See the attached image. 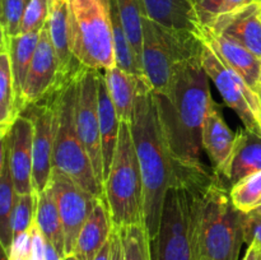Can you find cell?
<instances>
[{
    "label": "cell",
    "mask_w": 261,
    "mask_h": 260,
    "mask_svg": "<svg viewBox=\"0 0 261 260\" xmlns=\"http://www.w3.org/2000/svg\"><path fill=\"white\" fill-rule=\"evenodd\" d=\"M181 167L190 195L194 260H239L247 213L232 203L231 186L205 165Z\"/></svg>",
    "instance_id": "6da1fadb"
},
{
    "label": "cell",
    "mask_w": 261,
    "mask_h": 260,
    "mask_svg": "<svg viewBox=\"0 0 261 260\" xmlns=\"http://www.w3.org/2000/svg\"><path fill=\"white\" fill-rule=\"evenodd\" d=\"M209 79L200 50L178 63L166 96L154 94L171 153L181 166L203 165L201 134L212 101Z\"/></svg>",
    "instance_id": "7a4b0ae2"
},
{
    "label": "cell",
    "mask_w": 261,
    "mask_h": 260,
    "mask_svg": "<svg viewBox=\"0 0 261 260\" xmlns=\"http://www.w3.org/2000/svg\"><path fill=\"white\" fill-rule=\"evenodd\" d=\"M132 133L144 185L145 226L153 240L160 229L165 196L175 180L177 162L171 153L154 93L144 78L138 81Z\"/></svg>",
    "instance_id": "3957f363"
},
{
    "label": "cell",
    "mask_w": 261,
    "mask_h": 260,
    "mask_svg": "<svg viewBox=\"0 0 261 260\" xmlns=\"http://www.w3.org/2000/svg\"><path fill=\"white\" fill-rule=\"evenodd\" d=\"M81 70L51 92L54 103V170L75 181L94 196L103 198V188L98 183L91 160L76 129L75 107Z\"/></svg>",
    "instance_id": "277c9868"
},
{
    "label": "cell",
    "mask_w": 261,
    "mask_h": 260,
    "mask_svg": "<svg viewBox=\"0 0 261 260\" xmlns=\"http://www.w3.org/2000/svg\"><path fill=\"white\" fill-rule=\"evenodd\" d=\"M103 199L114 228L145 223L144 185L132 122H120L116 150L103 183Z\"/></svg>",
    "instance_id": "5b68a950"
},
{
    "label": "cell",
    "mask_w": 261,
    "mask_h": 260,
    "mask_svg": "<svg viewBox=\"0 0 261 260\" xmlns=\"http://www.w3.org/2000/svg\"><path fill=\"white\" fill-rule=\"evenodd\" d=\"M69 37L83 68L106 71L117 66L111 0H69Z\"/></svg>",
    "instance_id": "8992f818"
},
{
    "label": "cell",
    "mask_w": 261,
    "mask_h": 260,
    "mask_svg": "<svg viewBox=\"0 0 261 260\" xmlns=\"http://www.w3.org/2000/svg\"><path fill=\"white\" fill-rule=\"evenodd\" d=\"M203 41L199 35L176 33L149 18L143 19V78L157 96H166L178 63L199 53Z\"/></svg>",
    "instance_id": "52a82bcc"
},
{
    "label": "cell",
    "mask_w": 261,
    "mask_h": 260,
    "mask_svg": "<svg viewBox=\"0 0 261 260\" xmlns=\"http://www.w3.org/2000/svg\"><path fill=\"white\" fill-rule=\"evenodd\" d=\"M152 256L153 260H194L190 195L178 163L175 180L165 196L160 229L152 240Z\"/></svg>",
    "instance_id": "ba28073f"
},
{
    "label": "cell",
    "mask_w": 261,
    "mask_h": 260,
    "mask_svg": "<svg viewBox=\"0 0 261 260\" xmlns=\"http://www.w3.org/2000/svg\"><path fill=\"white\" fill-rule=\"evenodd\" d=\"M201 41V64L214 82L224 103L236 112L245 129L261 138V98L219 58L208 42L203 38Z\"/></svg>",
    "instance_id": "9c48e42d"
},
{
    "label": "cell",
    "mask_w": 261,
    "mask_h": 260,
    "mask_svg": "<svg viewBox=\"0 0 261 260\" xmlns=\"http://www.w3.org/2000/svg\"><path fill=\"white\" fill-rule=\"evenodd\" d=\"M98 70L83 68L79 75L76 97V129L91 160L96 177L103 188V155L98 116Z\"/></svg>",
    "instance_id": "30bf717a"
},
{
    "label": "cell",
    "mask_w": 261,
    "mask_h": 260,
    "mask_svg": "<svg viewBox=\"0 0 261 260\" xmlns=\"http://www.w3.org/2000/svg\"><path fill=\"white\" fill-rule=\"evenodd\" d=\"M50 184L54 188L59 213L63 222L66 256L74 252L79 233L98 196L84 190L75 181L56 170H53Z\"/></svg>",
    "instance_id": "8fae6325"
},
{
    "label": "cell",
    "mask_w": 261,
    "mask_h": 260,
    "mask_svg": "<svg viewBox=\"0 0 261 260\" xmlns=\"http://www.w3.org/2000/svg\"><path fill=\"white\" fill-rule=\"evenodd\" d=\"M22 115L33 122V188L41 194L50 184L54 152V103L51 93L38 103L27 107Z\"/></svg>",
    "instance_id": "7c38bea8"
},
{
    "label": "cell",
    "mask_w": 261,
    "mask_h": 260,
    "mask_svg": "<svg viewBox=\"0 0 261 260\" xmlns=\"http://www.w3.org/2000/svg\"><path fill=\"white\" fill-rule=\"evenodd\" d=\"M59 87L58 60L47 23L41 30L37 47L23 86V111L38 103Z\"/></svg>",
    "instance_id": "4fadbf2b"
},
{
    "label": "cell",
    "mask_w": 261,
    "mask_h": 260,
    "mask_svg": "<svg viewBox=\"0 0 261 260\" xmlns=\"http://www.w3.org/2000/svg\"><path fill=\"white\" fill-rule=\"evenodd\" d=\"M236 134L232 133L222 115L221 106L212 98L203 125L201 144L211 158L214 173L228 183L232 172L234 153H236Z\"/></svg>",
    "instance_id": "5bb4252c"
},
{
    "label": "cell",
    "mask_w": 261,
    "mask_h": 260,
    "mask_svg": "<svg viewBox=\"0 0 261 260\" xmlns=\"http://www.w3.org/2000/svg\"><path fill=\"white\" fill-rule=\"evenodd\" d=\"M33 127L32 120L20 115L7 135L9 162L17 194L35 193L33 188Z\"/></svg>",
    "instance_id": "9a60e30c"
},
{
    "label": "cell",
    "mask_w": 261,
    "mask_h": 260,
    "mask_svg": "<svg viewBox=\"0 0 261 260\" xmlns=\"http://www.w3.org/2000/svg\"><path fill=\"white\" fill-rule=\"evenodd\" d=\"M199 35L261 98V58L232 38L206 27H201Z\"/></svg>",
    "instance_id": "2e32d148"
},
{
    "label": "cell",
    "mask_w": 261,
    "mask_h": 260,
    "mask_svg": "<svg viewBox=\"0 0 261 260\" xmlns=\"http://www.w3.org/2000/svg\"><path fill=\"white\" fill-rule=\"evenodd\" d=\"M206 28L232 38L261 58V2L218 15Z\"/></svg>",
    "instance_id": "e0dca14e"
},
{
    "label": "cell",
    "mask_w": 261,
    "mask_h": 260,
    "mask_svg": "<svg viewBox=\"0 0 261 260\" xmlns=\"http://www.w3.org/2000/svg\"><path fill=\"white\" fill-rule=\"evenodd\" d=\"M144 17L182 35H199L200 25L186 0H142Z\"/></svg>",
    "instance_id": "ac0fdd59"
},
{
    "label": "cell",
    "mask_w": 261,
    "mask_h": 260,
    "mask_svg": "<svg viewBox=\"0 0 261 260\" xmlns=\"http://www.w3.org/2000/svg\"><path fill=\"white\" fill-rule=\"evenodd\" d=\"M112 229L114 226L106 201L98 198L79 233L73 254L79 260H93L110 240Z\"/></svg>",
    "instance_id": "d6986e66"
},
{
    "label": "cell",
    "mask_w": 261,
    "mask_h": 260,
    "mask_svg": "<svg viewBox=\"0 0 261 260\" xmlns=\"http://www.w3.org/2000/svg\"><path fill=\"white\" fill-rule=\"evenodd\" d=\"M17 191L13 180L9 162V147L7 137L2 139L0 147V242L5 256H9L13 240V212H14Z\"/></svg>",
    "instance_id": "ffe728a7"
},
{
    "label": "cell",
    "mask_w": 261,
    "mask_h": 260,
    "mask_svg": "<svg viewBox=\"0 0 261 260\" xmlns=\"http://www.w3.org/2000/svg\"><path fill=\"white\" fill-rule=\"evenodd\" d=\"M98 116H99V132H101L102 155H103V172L105 178L109 173L116 150L117 140H119L120 120L116 114L112 99L107 91L106 82L103 74L99 71L98 75Z\"/></svg>",
    "instance_id": "44dd1931"
},
{
    "label": "cell",
    "mask_w": 261,
    "mask_h": 260,
    "mask_svg": "<svg viewBox=\"0 0 261 260\" xmlns=\"http://www.w3.org/2000/svg\"><path fill=\"white\" fill-rule=\"evenodd\" d=\"M40 32L41 31L20 33V35L10 38L2 36V42L7 43L8 50H9L15 93H17L18 106H19L20 112H23V86H24L25 78H27L28 70H30L36 47H37Z\"/></svg>",
    "instance_id": "7402d4cb"
},
{
    "label": "cell",
    "mask_w": 261,
    "mask_h": 260,
    "mask_svg": "<svg viewBox=\"0 0 261 260\" xmlns=\"http://www.w3.org/2000/svg\"><path fill=\"white\" fill-rule=\"evenodd\" d=\"M103 76L119 120L132 122L135 111L139 78L117 66L105 71Z\"/></svg>",
    "instance_id": "603a6c76"
},
{
    "label": "cell",
    "mask_w": 261,
    "mask_h": 260,
    "mask_svg": "<svg viewBox=\"0 0 261 260\" xmlns=\"http://www.w3.org/2000/svg\"><path fill=\"white\" fill-rule=\"evenodd\" d=\"M22 115L18 106L12 63L7 43H0V139L7 137Z\"/></svg>",
    "instance_id": "cb8c5ba5"
},
{
    "label": "cell",
    "mask_w": 261,
    "mask_h": 260,
    "mask_svg": "<svg viewBox=\"0 0 261 260\" xmlns=\"http://www.w3.org/2000/svg\"><path fill=\"white\" fill-rule=\"evenodd\" d=\"M36 224L46 241L54 245L59 254L65 257V236H64L63 222L51 184H48L42 193L38 194Z\"/></svg>",
    "instance_id": "d4e9b609"
},
{
    "label": "cell",
    "mask_w": 261,
    "mask_h": 260,
    "mask_svg": "<svg viewBox=\"0 0 261 260\" xmlns=\"http://www.w3.org/2000/svg\"><path fill=\"white\" fill-rule=\"evenodd\" d=\"M236 137V153L228 181L229 186L261 171V138L245 127L239 129Z\"/></svg>",
    "instance_id": "484cf974"
},
{
    "label": "cell",
    "mask_w": 261,
    "mask_h": 260,
    "mask_svg": "<svg viewBox=\"0 0 261 260\" xmlns=\"http://www.w3.org/2000/svg\"><path fill=\"white\" fill-rule=\"evenodd\" d=\"M116 4L117 12L120 14L122 27L127 36L130 45L137 55L138 61L142 66L143 55V12L142 0H114Z\"/></svg>",
    "instance_id": "4316f807"
},
{
    "label": "cell",
    "mask_w": 261,
    "mask_h": 260,
    "mask_svg": "<svg viewBox=\"0 0 261 260\" xmlns=\"http://www.w3.org/2000/svg\"><path fill=\"white\" fill-rule=\"evenodd\" d=\"M121 237L124 260H153L152 240L145 223L117 228Z\"/></svg>",
    "instance_id": "83f0119b"
},
{
    "label": "cell",
    "mask_w": 261,
    "mask_h": 260,
    "mask_svg": "<svg viewBox=\"0 0 261 260\" xmlns=\"http://www.w3.org/2000/svg\"><path fill=\"white\" fill-rule=\"evenodd\" d=\"M229 196L237 209L251 213L261 205V171L246 176L229 188Z\"/></svg>",
    "instance_id": "f1b7e54d"
},
{
    "label": "cell",
    "mask_w": 261,
    "mask_h": 260,
    "mask_svg": "<svg viewBox=\"0 0 261 260\" xmlns=\"http://www.w3.org/2000/svg\"><path fill=\"white\" fill-rule=\"evenodd\" d=\"M38 195L36 193L17 194L13 212V235L14 237L30 231L36 221Z\"/></svg>",
    "instance_id": "f546056e"
},
{
    "label": "cell",
    "mask_w": 261,
    "mask_h": 260,
    "mask_svg": "<svg viewBox=\"0 0 261 260\" xmlns=\"http://www.w3.org/2000/svg\"><path fill=\"white\" fill-rule=\"evenodd\" d=\"M30 0H0V28L4 37L20 35L23 15Z\"/></svg>",
    "instance_id": "4dcf8cb0"
},
{
    "label": "cell",
    "mask_w": 261,
    "mask_h": 260,
    "mask_svg": "<svg viewBox=\"0 0 261 260\" xmlns=\"http://www.w3.org/2000/svg\"><path fill=\"white\" fill-rule=\"evenodd\" d=\"M48 0H30L23 15L20 33L41 31L48 19Z\"/></svg>",
    "instance_id": "1f68e13d"
},
{
    "label": "cell",
    "mask_w": 261,
    "mask_h": 260,
    "mask_svg": "<svg viewBox=\"0 0 261 260\" xmlns=\"http://www.w3.org/2000/svg\"><path fill=\"white\" fill-rule=\"evenodd\" d=\"M193 9L199 25L208 27L221 13L224 0H186Z\"/></svg>",
    "instance_id": "d6a6232c"
},
{
    "label": "cell",
    "mask_w": 261,
    "mask_h": 260,
    "mask_svg": "<svg viewBox=\"0 0 261 260\" xmlns=\"http://www.w3.org/2000/svg\"><path fill=\"white\" fill-rule=\"evenodd\" d=\"M245 242L252 244L257 242L261 246V216L251 212L246 214V222H245Z\"/></svg>",
    "instance_id": "836d02e7"
},
{
    "label": "cell",
    "mask_w": 261,
    "mask_h": 260,
    "mask_svg": "<svg viewBox=\"0 0 261 260\" xmlns=\"http://www.w3.org/2000/svg\"><path fill=\"white\" fill-rule=\"evenodd\" d=\"M31 246H32V244H31V232L27 231L24 233L19 235V236L14 237L9 256H18L23 257L25 260H30Z\"/></svg>",
    "instance_id": "e575fe53"
},
{
    "label": "cell",
    "mask_w": 261,
    "mask_h": 260,
    "mask_svg": "<svg viewBox=\"0 0 261 260\" xmlns=\"http://www.w3.org/2000/svg\"><path fill=\"white\" fill-rule=\"evenodd\" d=\"M110 240H111V260H124V249H122L119 229H112Z\"/></svg>",
    "instance_id": "d590c367"
},
{
    "label": "cell",
    "mask_w": 261,
    "mask_h": 260,
    "mask_svg": "<svg viewBox=\"0 0 261 260\" xmlns=\"http://www.w3.org/2000/svg\"><path fill=\"white\" fill-rule=\"evenodd\" d=\"M259 2H261V0H224L219 15L224 14V13L233 12V10L240 9V8L247 7V5L254 4V3H259Z\"/></svg>",
    "instance_id": "8d00e7d4"
},
{
    "label": "cell",
    "mask_w": 261,
    "mask_h": 260,
    "mask_svg": "<svg viewBox=\"0 0 261 260\" xmlns=\"http://www.w3.org/2000/svg\"><path fill=\"white\" fill-rule=\"evenodd\" d=\"M244 260H261V246L257 242H252L249 245Z\"/></svg>",
    "instance_id": "74e56055"
},
{
    "label": "cell",
    "mask_w": 261,
    "mask_h": 260,
    "mask_svg": "<svg viewBox=\"0 0 261 260\" xmlns=\"http://www.w3.org/2000/svg\"><path fill=\"white\" fill-rule=\"evenodd\" d=\"M45 260H64V257L59 254V251L55 249L54 245H51L50 242L46 241Z\"/></svg>",
    "instance_id": "f35d334b"
},
{
    "label": "cell",
    "mask_w": 261,
    "mask_h": 260,
    "mask_svg": "<svg viewBox=\"0 0 261 260\" xmlns=\"http://www.w3.org/2000/svg\"><path fill=\"white\" fill-rule=\"evenodd\" d=\"M93 260H111V240L105 244V246L99 250Z\"/></svg>",
    "instance_id": "ab89813d"
},
{
    "label": "cell",
    "mask_w": 261,
    "mask_h": 260,
    "mask_svg": "<svg viewBox=\"0 0 261 260\" xmlns=\"http://www.w3.org/2000/svg\"><path fill=\"white\" fill-rule=\"evenodd\" d=\"M64 260H79V259L74 254H70V255H66V256L64 257Z\"/></svg>",
    "instance_id": "60d3db41"
},
{
    "label": "cell",
    "mask_w": 261,
    "mask_h": 260,
    "mask_svg": "<svg viewBox=\"0 0 261 260\" xmlns=\"http://www.w3.org/2000/svg\"><path fill=\"white\" fill-rule=\"evenodd\" d=\"M8 260H25V259H23V257H18V256H9L8 257Z\"/></svg>",
    "instance_id": "b9f144b4"
},
{
    "label": "cell",
    "mask_w": 261,
    "mask_h": 260,
    "mask_svg": "<svg viewBox=\"0 0 261 260\" xmlns=\"http://www.w3.org/2000/svg\"><path fill=\"white\" fill-rule=\"evenodd\" d=\"M255 213H257V214H260V216H261V205L259 206V208H256V209H255Z\"/></svg>",
    "instance_id": "7bdbcfd3"
},
{
    "label": "cell",
    "mask_w": 261,
    "mask_h": 260,
    "mask_svg": "<svg viewBox=\"0 0 261 260\" xmlns=\"http://www.w3.org/2000/svg\"><path fill=\"white\" fill-rule=\"evenodd\" d=\"M201 260H204V259H201Z\"/></svg>",
    "instance_id": "ee69618b"
}]
</instances>
